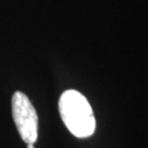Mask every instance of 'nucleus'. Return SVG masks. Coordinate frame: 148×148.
<instances>
[{
  "instance_id": "1",
  "label": "nucleus",
  "mask_w": 148,
  "mask_h": 148,
  "mask_svg": "<svg viewBox=\"0 0 148 148\" xmlns=\"http://www.w3.org/2000/svg\"><path fill=\"white\" fill-rule=\"evenodd\" d=\"M58 108L64 124L74 136L87 138L95 133V114L84 95L76 90L65 91L59 98Z\"/></svg>"
},
{
  "instance_id": "2",
  "label": "nucleus",
  "mask_w": 148,
  "mask_h": 148,
  "mask_svg": "<svg viewBox=\"0 0 148 148\" xmlns=\"http://www.w3.org/2000/svg\"><path fill=\"white\" fill-rule=\"evenodd\" d=\"M11 103L13 121L16 123L20 136L24 143L34 145L38 135V117L35 108L27 95L21 91H16L13 93Z\"/></svg>"
},
{
  "instance_id": "3",
  "label": "nucleus",
  "mask_w": 148,
  "mask_h": 148,
  "mask_svg": "<svg viewBox=\"0 0 148 148\" xmlns=\"http://www.w3.org/2000/svg\"><path fill=\"white\" fill-rule=\"evenodd\" d=\"M27 148H34V146L32 144H27Z\"/></svg>"
}]
</instances>
